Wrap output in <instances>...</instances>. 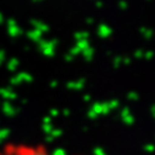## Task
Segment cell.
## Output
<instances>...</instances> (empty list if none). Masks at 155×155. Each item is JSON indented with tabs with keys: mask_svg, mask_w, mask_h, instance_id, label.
I'll return each instance as SVG.
<instances>
[{
	"mask_svg": "<svg viewBox=\"0 0 155 155\" xmlns=\"http://www.w3.org/2000/svg\"><path fill=\"white\" fill-rule=\"evenodd\" d=\"M0 155H54V154L43 144L9 142L0 145Z\"/></svg>",
	"mask_w": 155,
	"mask_h": 155,
	"instance_id": "cell-1",
	"label": "cell"
}]
</instances>
